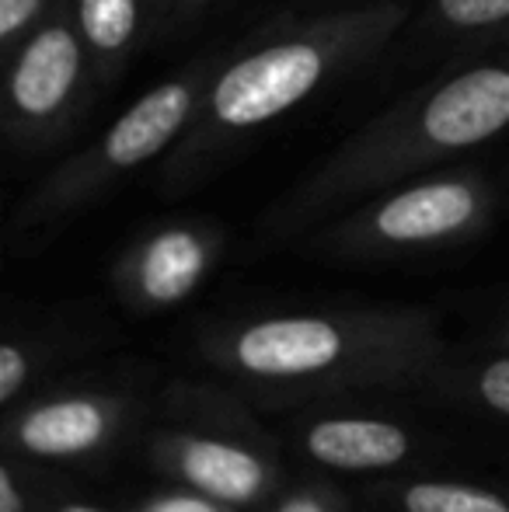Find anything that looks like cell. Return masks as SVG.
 Wrapping results in <instances>:
<instances>
[{
	"instance_id": "19",
	"label": "cell",
	"mask_w": 509,
	"mask_h": 512,
	"mask_svg": "<svg viewBox=\"0 0 509 512\" xmlns=\"http://www.w3.org/2000/svg\"><path fill=\"white\" fill-rule=\"evenodd\" d=\"M157 512H210V509L199 506V502H185V499H178V502H168V506H161Z\"/></svg>"
},
{
	"instance_id": "18",
	"label": "cell",
	"mask_w": 509,
	"mask_h": 512,
	"mask_svg": "<svg viewBox=\"0 0 509 512\" xmlns=\"http://www.w3.org/2000/svg\"><path fill=\"white\" fill-rule=\"evenodd\" d=\"M279 512H321V506L314 499H290Z\"/></svg>"
},
{
	"instance_id": "17",
	"label": "cell",
	"mask_w": 509,
	"mask_h": 512,
	"mask_svg": "<svg viewBox=\"0 0 509 512\" xmlns=\"http://www.w3.org/2000/svg\"><path fill=\"white\" fill-rule=\"evenodd\" d=\"M25 506H21V495H18V488H14V478H11V471H0V512H21Z\"/></svg>"
},
{
	"instance_id": "20",
	"label": "cell",
	"mask_w": 509,
	"mask_h": 512,
	"mask_svg": "<svg viewBox=\"0 0 509 512\" xmlns=\"http://www.w3.org/2000/svg\"><path fill=\"white\" fill-rule=\"evenodd\" d=\"M70 512H88V509H70Z\"/></svg>"
},
{
	"instance_id": "8",
	"label": "cell",
	"mask_w": 509,
	"mask_h": 512,
	"mask_svg": "<svg viewBox=\"0 0 509 512\" xmlns=\"http://www.w3.org/2000/svg\"><path fill=\"white\" fill-rule=\"evenodd\" d=\"M182 471L199 492L224 502H248L262 488V464L252 453L213 439H196L185 446Z\"/></svg>"
},
{
	"instance_id": "4",
	"label": "cell",
	"mask_w": 509,
	"mask_h": 512,
	"mask_svg": "<svg viewBox=\"0 0 509 512\" xmlns=\"http://www.w3.org/2000/svg\"><path fill=\"white\" fill-rule=\"evenodd\" d=\"M307 450L335 471H381L405 460L408 436L374 418H328L307 432Z\"/></svg>"
},
{
	"instance_id": "13",
	"label": "cell",
	"mask_w": 509,
	"mask_h": 512,
	"mask_svg": "<svg viewBox=\"0 0 509 512\" xmlns=\"http://www.w3.org/2000/svg\"><path fill=\"white\" fill-rule=\"evenodd\" d=\"M443 11L457 25H489L509 14V0H443Z\"/></svg>"
},
{
	"instance_id": "6",
	"label": "cell",
	"mask_w": 509,
	"mask_h": 512,
	"mask_svg": "<svg viewBox=\"0 0 509 512\" xmlns=\"http://www.w3.org/2000/svg\"><path fill=\"white\" fill-rule=\"evenodd\" d=\"M77 74V46L67 32H42L14 74V98L25 112L42 115L63 102Z\"/></svg>"
},
{
	"instance_id": "12",
	"label": "cell",
	"mask_w": 509,
	"mask_h": 512,
	"mask_svg": "<svg viewBox=\"0 0 509 512\" xmlns=\"http://www.w3.org/2000/svg\"><path fill=\"white\" fill-rule=\"evenodd\" d=\"M133 18H136V0H84L81 4L84 32L102 49L123 46L129 32H133Z\"/></svg>"
},
{
	"instance_id": "9",
	"label": "cell",
	"mask_w": 509,
	"mask_h": 512,
	"mask_svg": "<svg viewBox=\"0 0 509 512\" xmlns=\"http://www.w3.org/2000/svg\"><path fill=\"white\" fill-rule=\"evenodd\" d=\"M189 112V95L182 88H161L150 98H143L129 115H123L109 136V157L116 164H136L143 157L157 154L168 143V136L182 126Z\"/></svg>"
},
{
	"instance_id": "11",
	"label": "cell",
	"mask_w": 509,
	"mask_h": 512,
	"mask_svg": "<svg viewBox=\"0 0 509 512\" xmlns=\"http://www.w3.org/2000/svg\"><path fill=\"white\" fill-rule=\"evenodd\" d=\"M408 512H509V506L499 495L482 492V488L468 485H412L405 492Z\"/></svg>"
},
{
	"instance_id": "5",
	"label": "cell",
	"mask_w": 509,
	"mask_h": 512,
	"mask_svg": "<svg viewBox=\"0 0 509 512\" xmlns=\"http://www.w3.org/2000/svg\"><path fill=\"white\" fill-rule=\"evenodd\" d=\"M471 213H475V199L464 185H426L391 199L377 227L394 241H426V237L450 234Z\"/></svg>"
},
{
	"instance_id": "7",
	"label": "cell",
	"mask_w": 509,
	"mask_h": 512,
	"mask_svg": "<svg viewBox=\"0 0 509 512\" xmlns=\"http://www.w3.org/2000/svg\"><path fill=\"white\" fill-rule=\"evenodd\" d=\"M105 425V411L91 401H60L32 411L21 422V443L39 457H74L102 443Z\"/></svg>"
},
{
	"instance_id": "10",
	"label": "cell",
	"mask_w": 509,
	"mask_h": 512,
	"mask_svg": "<svg viewBox=\"0 0 509 512\" xmlns=\"http://www.w3.org/2000/svg\"><path fill=\"white\" fill-rule=\"evenodd\" d=\"M199 272H203V251L196 237L175 230L150 244L147 262H143V290L161 304H171L196 286Z\"/></svg>"
},
{
	"instance_id": "16",
	"label": "cell",
	"mask_w": 509,
	"mask_h": 512,
	"mask_svg": "<svg viewBox=\"0 0 509 512\" xmlns=\"http://www.w3.org/2000/svg\"><path fill=\"white\" fill-rule=\"evenodd\" d=\"M35 14V0H0V35H11Z\"/></svg>"
},
{
	"instance_id": "15",
	"label": "cell",
	"mask_w": 509,
	"mask_h": 512,
	"mask_svg": "<svg viewBox=\"0 0 509 512\" xmlns=\"http://www.w3.org/2000/svg\"><path fill=\"white\" fill-rule=\"evenodd\" d=\"M25 373H28L25 356L14 345H4L0 349V398L11 401L21 391V384H25Z\"/></svg>"
},
{
	"instance_id": "14",
	"label": "cell",
	"mask_w": 509,
	"mask_h": 512,
	"mask_svg": "<svg viewBox=\"0 0 509 512\" xmlns=\"http://www.w3.org/2000/svg\"><path fill=\"white\" fill-rule=\"evenodd\" d=\"M478 391L489 401V408H496L499 415H509V359H499L482 373Z\"/></svg>"
},
{
	"instance_id": "1",
	"label": "cell",
	"mask_w": 509,
	"mask_h": 512,
	"mask_svg": "<svg viewBox=\"0 0 509 512\" xmlns=\"http://www.w3.org/2000/svg\"><path fill=\"white\" fill-rule=\"evenodd\" d=\"M321 74V60L311 46H279L245 60L220 81L217 115L234 126H252L307 95Z\"/></svg>"
},
{
	"instance_id": "3",
	"label": "cell",
	"mask_w": 509,
	"mask_h": 512,
	"mask_svg": "<svg viewBox=\"0 0 509 512\" xmlns=\"http://www.w3.org/2000/svg\"><path fill=\"white\" fill-rule=\"evenodd\" d=\"M509 122V74L475 70L433 98L426 112V133L436 143L464 147L478 143Z\"/></svg>"
},
{
	"instance_id": "2",
	"label": "cell",
	"mask_w": 509,
	"mask_h": 512,
	"mask_svg": "<svg viewBox=\"0 0 509 512\" xmlns=\"http://www.w3.org/2000/svg\"><path fill=\"white\" fill-rule=\"evenodd\" d=\"M342 335L318 317H283L245 331L238 359L258 377H304L321 373L339 359Z\"/></svg>"
}]
</instances>
